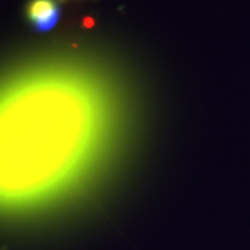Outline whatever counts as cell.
Segmentation results:
<instances>
[{
	"mask_svg": "<svg viewBox=\"0 0 250 250\" xmlns=\"http://www.w3.org/2000/svg\"><path fill=\"white\" fill-rule=\"evenodd\" d=\"M27 20L37 33H46L58 23L61 4L58 0H30L26 7Z\"/></svg>",
	"mask_w": 250,
	"mask_h": 250,
	"instance_id": "6da1fadb",
	"label": "cell"
}]
</instances>
